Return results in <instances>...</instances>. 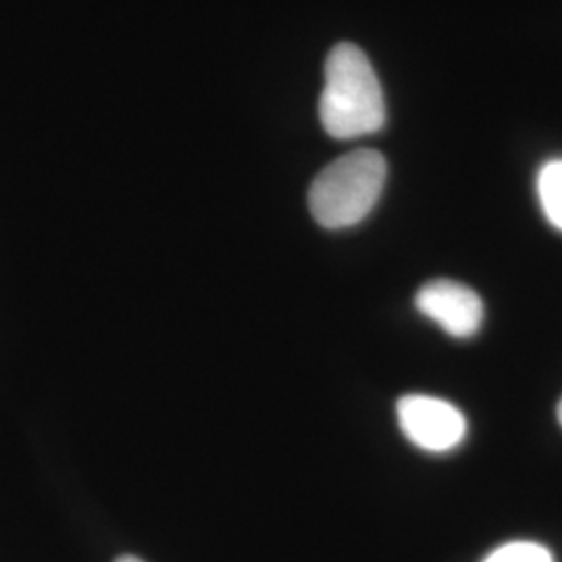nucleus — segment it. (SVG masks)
<instances>
[{
	"label": "nucleus",
	"mask_w": 562,
	"mask_h": 562,
	"mask_svg": "<svg viewBox=\"0 0 562 562\" xmlns=\"http://www.w3.org/2000/svg\"><path fill=\"white\" fill-rule=\"evenodd\" d=\"M538 201L543 217L554 229L562 232V159L543 162L538 173Z\"/></svg>",
	"instance_id": "39448f33"
},
{
	"label": "nucleus",
	"mask_w": 562,
	"mask_h": 562,
	"mask_svg": "<svg viewBox=\"0 0 562 562\" xmlns=\"http://www.w3.org/2000/svg\"><path fill=\"white\" fill-rule=\"evenodd\" d=\"M385 178L387 162L378 150L361 148L329 162L308 192L315 222L327 229L361 223L380 201Z\"/></svg>",
	"instance_id": "f03ea898"
},
{
	"label": "nucleus",
	"mask_w": 562,
	"mask_h": 562,
	"mask_svg": "<svg viewBox=\"0 0 562 562\" xmlns=\"http://www.w3.org/2000/svg\"><path fill=\"white\" fill-rule=\"evenodd\" d=\"M483 562H554V559L542 543L510 542L490 552Z\"/></svg>",
	"instance_id": "423d86ee"
},
{
	"label": "nucleus",
	"mask_w": 562,
	"mask_h": 562,
	"mask_svg": "<svg viewBox=\"0 0 562 562\" xmlns=\"http://www.w3.org/2000/svg\"><path fill=\"white\" fill-rule=\"evenodd\" d=\"M557 417H559V423H561L562 427V401L559 402V408H557Z\"/></svg>",
	"instance_id": "6e6552de"
},
{
	"label": "nucleus",
	"mask_w": 562,
	"mask_h": 562,
	"mask_svg": "<svg viewBox=\"0 0 562 562\" xmlns=\"http://www.w3.org/2000/svg\"><path fill=\"white\" fill-rule=\"evenodd\" d=\"M115 562H144L140 559H136V557H130V554H125V557H120Z\"/></svg>",
	"instance_id": "0eeeda50"
},
{
	"label": "nucleus",
	"mask_w": 562,
	"mask_h": 562,
	"mask_svg": "<svg viewBox=\"0 0 562 562\" xmlns=\"http://www.w3.org/2000/svg\"><path fill=\"white\" fill-rule=\"evenodd\" d=\"M319 117L331 138L352 140L385 123L382 83L369 57L355 44H338L325 63Z\"/></svg>",
	"instance_id": "f257e3e1"
},
{
	"label": "nucleus",
	"mask_w": 562,
	"mask_h": 562,
	"mask_svg": "<svg viewBox=\"0 0 562 562\" xmlns=\"http://www.w3.org/2000/svg\"><path fill=\"white\" fill-rule=\"evenodd\" d=\"M404 438L425 452H450L467 436V419L452 402L408 394L396 406Z\"/></svg>",
	"instance_id": "7ed1b4c3"
},
{
	"label": "nucleus",
	"mask_w": 562,
	"mask_h": 562,
	"mask_svg": "<svg viewBox=\"0 0 562 562\" xmlns=\"http://www.w3.org/2000/svg\"><path fill=\"white\" fill-rule=\"evenodd\" d=\"M415 306L452 338H471L482 329V299L461 281H427L417 292Z\"/></svg>",
	"instance_id": "20e7f679"
}]
</instances>
